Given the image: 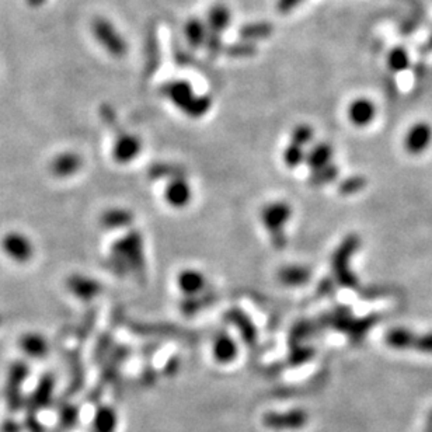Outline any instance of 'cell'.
I'll return each instance as SVG.
<instances>
[{"mask_svg": "<svg viewBox=\"0 0 432 432\" xmlns=\"http://www.w3.org/2000/svg\"><path fill=\"white\" fill-rule=\"evenodd\" d=\"M93 34L96 40L104 46L106 51H108L113 55H124L127 51V43L124 41L123 36L118 33V30L106 19H96L91 26Z\"/></svg>", "mask_w": 432, "mask_h": 432, "instance_id": "obj_1", "label": "cell"}, {"mask_svg": "<svg viewBox=\"0 0 432 432\" xmlns=\"http://www.w3.org/2000/svg\"><path fill=\"white\" fill-rule=\"evenodd\" d=\"M1 250L9 259L24 264L29 262L34 256L33 242L23 233L10 232L1 240Z\"/></svg>", "mask_w": 432, "mask_h": 432, "instance_id": "obj_2", "label": "cell"}, {"mask_svg": "<svg viewBox=\"0 0 432 432\" xmlns=\"http://www.w3.org/2000/svg\"><path fill=\"white\" fill-rule=\"evenodd\" d=\"M55 390V378L51 372H46L41 376L37 388L30 397H26L24 410L30 414H38L41 410L49 408Z\"/></svg>", "mask_w": 432, "mask_h": 432, "instance_id": "obj_3", "label": "cell"}, {"mask_svg": "<svg viewBox=\"0 0 432 432\" xmlns=\"http://www.w3.org/2000/svg\"><path fill=\"white\" fill-rule=\"evenodd\" d=\"M309 416L304 410H291L285 413H267L262 417L264 427L275 431L299 430L307 424Z\"/></svg>", "mask_w": 432, "mask_h": 432, "instance_id": "obj_4", "label": "cell"}, {"mask_svg": "<svg viewBox=\"0 0 432 432\" xmlns=\"http://www.w3.org/2000/svg\"><path fill=\"white\" fill-rule=\"evenodd\" d=\"M431 143L432 127L426 121H420L411 125L403 140L404 150L413 156L424 153L431 146Z\"/></svg>", "mask_w": 432, "mask_h": 432, "instance_id": "obj_5", "label": "cell"}, {"mask_svg": "<svg viewBox=\"0 0 432 432\" xmlns=\"http://www.w3.org/2000/svg\"><path fill=\"white\" fill-rule=\"evenodd\" d=\"M376 106L369 98L361 97L354 100L348 107V118L358 127H365L375 120Z\"/></svg>", "mask_w": 432, "mask_h": 432, "instance_id": "obj_6", "label": "cell"}, {"mask_svg": "<svg viewBox=\"0 0 432 432\" xmlns=\"http://www.w3.org/2000/svg\"><path fill=\"white\" fill-rule=\"evenodd\" d=\"M19 346L24 354H27L31 358H43L49 352V344L45 340V337L37 333H29L24 334L20 339Z\"/></svg>", "mask_w": 432, "mask_h": 432, "instance_id": "obj_7", "label": "cell"}, {"mask_svg": "<svg viewBox=\"0 0 432 432\" xmlns=\"http://www.w3.org/2000/svg\"><path fill=\"white\" fill-rule=\"evenodd\" d=\"M117 428V413L110 406H101L97 408L93 423L91 432H114Z\"/></svg>", "mask_w": 432, "mask_h": 432, "instance_id": "obj_8", "label": "cell"}, {"mask_svg": "<svg viewBox=\"0 0 432 432\" xmlns=\"http://www.w3.org/2000/svg\"><path fill=\"white\" fill-rule=\"evenodd\" d=\"M416 339H417V334L414 331H411L410 329L394 327L386 333L385 341L388 346L394 349H407V348H414Z\"/></svg>", "mask_w": 432, "mask_h": 432, "instance_id": "obj_9", "label": "cell"}, {"mask_svg": "<svg viewBox=\"0 0 432 432\" xmlns=\"http://www.w3.org/2000/svg\"><path fill=\"white\" fill-rule=\"evenodd\" d=\"M58 423L61 431H72L79 423V410L76 406L61 398L58 401Z\"/></svg>", "mask_w": 432, "mask_h": 432, "instance_id": "obj_10", "label": "cell"}, {"mask_svg": "<svg viewBox=\"0 0 432 432\" xmlns=\"http://www.w3.org/2000/svg\"><path fill=\"white\" fill-rule=\"evenodd\" d=\"M230 20H232L230 10L223 4H216L208 13V20H207L208 31L220 34L229 27Z\"/></svg>", "mask_w": 432, "mask_h": 432, "instance_id": "obj_11", "label": "cell"}, {"mask_svg": "<svg viewBox=\"0 0 432 432\" xmlns=\"http://www.w3.org/2000/svg\"><path fill=\"white\" fill-rule=\"evenodd\" d=\"M81 166V160L73 153H63L56 156L51 163V172L56 177H68L75 173Z\"/></svg>", "mask_w": 432, "mask_h": 432, "instance_id": "obj_12", "label": "cell"}, {"mask_svg": "<svg viewBox=\"0 0 432 432\" xmlns=\"http://www.w3.org/2000/svg\"><path fill=\"white\" fill-rule=\"evenodd\" d=\"M411 59L408 51L403 46H393L388 53V66L394 73L404 72L410 68Z\"/></svg>", "mask_w": 432, "mask_h": 432, "instance_id": "obj_13", "label": "cell"}, {"mask_svg": "<svg viewBox=\"0 0 432 432\" xmlns=\"http://www.w3.org/2000/svg\"><path fill=\"white\" fill-rule=\"evenodd\" d=\"M185 37L188 43L192 46H200L205 43V38L208 36V27L198 19H191L184 29Z\"/></svg>", "mask_w": 432, "mask_h": 432, "instance_id": "obj_14", "label": "cell"}, {"mask_svg": "<svg viewBox=\"0 0 432 432\" xmlns=\"http://www.w3.org/2000/svg\"><path fill=\"white\" fill-rule=\"evenodd\" d=\"M4 400H6V406H7V408H9L10 413L16 414V413L24 410L26 397L23 396V391H21V386L20 385H14V384H7L6 382Z\"/></svg>", "mask_w": 432, "mask_h": 432, "instance_id": "obj_15", "label": "cell"}, {"mask_svg": "<svg viewBox=\"0 0 432 432\" xmlns=\"http://www.w3.org/2000/svg\"><path fill=\"white\" fill-rule=\"evenodd\" d=\"M30 376V366L23 361H16L10 365L7 372V384H14L23 386V384Z\"/></svg>", "mask_w": 432, "mask_h": 432, "instance_id": "obj_16", "label": "cell"}, {"mask_svg": "<svg viewBox=\"0 0 432 432\" xmlns=\"http://www.w3.org/2000/svg\"><path fill=\"white\" fill-rule=\"evenodd\" d=\"M272 33V27L267 23H256V24H247L240 30V36L245 40H259V38H267Z\"/></svg>", "mask_w": 432, "mask_h": 432, "instance_id": "obj_17", "label": "cell"}, {"mask_svg": "<svg viewBox=\"0 0 432 432\" xmlns=\"http://www.w3.org/2000/svg\"><path fill=\"white\" fill-rule=\"evenodd\" d=\"M214 354H215V358L219 362L227 364L236 356V346L229 339L223 337V339H219L216 341Z\"/></svg>", "mask_w": 432, "mask_h": 432, "instance_id": "obj_18", "label": "cell"}, {"mask_svg": "<svg viewBox=\"0 0 432 432\" xmlns=\"http://www.w3.org/2000/svg\"><path fill=\"white\" fill-rule=\"evenodd\" d=\"M414 349L424 354H432V331L426 334H417Z\"/></svg>", "mask_w": 432, "mask_h": 432, "instance_id": "obj_19", "label": "cell"}, {"mask_svg": "<svg viewBox=\"0 0 432 432\" xmlns=\"http://www.w3.org/2000/svg\"><path fill=\"white\" fill-rule=\"evenodd\" d=\"M24 427H26V431L27 432H45V427L40 423V420L37 418V414L26 413Z\"/></svg>", "mask_w": 432, "mask_h": 432, "instance_id": "obj_20", "label": "cell"}, {"mask_svg": "<svg viewBox=\"0 0 432 432\" xmlns=\"http://www.w3.org/2000/svg\"><path fill=\"white\" fill-rule=\"evenodd\" d=\"M205 46L210 52H219L220 48H222V40H220V34H216V33H211L208 31V36L205 38Z\"/></svg>", "mask_w": 432, "mask_h": 432, "instance_id": "obj_21", "label": "cell"}, {"mask_svg": "<svg viewBox=\"0 0 432 432\" xmlns=\"http://www.w3.org/2000/svg\"><path fill=\"white\" fill-rule=\"evenodd\" d=\"M23 426L14 418H6L0 424V432H21Z\"/></svg>", "mask_w": 432, "mask_h": 432, "instance_id": "obj_22", "label": "cell"}, {"mask_svg": "<svg viewBox=\"0 0 432 432\" xmlns=\"http://www.w3.org/2000/svg\"><path fill=\"white\" fill-rule=\"evenodd\" d=\"M302 0H278V9L282 13H287L289 10H292L294 7H297L298 4H301Z\"/></svg>", "mask_w": 432, "mask_h": 432, "instance_id": "obj_23", "label": "cell"}, {"mask_svg": "<svg viewBox=\"0 0 432 432\" xmlns=\"http://www.w3.org/2000/svg\"><path fill=\"white\" fill-rule=\"evenodd\" d=\"M432 51V36L427 40V43L423 45V52H431Z\"/></svg>", "mask_w": 432, "mask_h": 432, "instance_id": "obj_24", "label": "cell"}, {"mask_svg": "<svg viewBox=\"0 0 432 432\" xmlns=\"http://www.w3.org/2000/svg\"><path fill=\"white\" fill-rule=\"evenodd\" d=\"M29 3L33 7H40V6H43V3H45V0H29Z\"/></svg>", "mask_w": 432, "mask_h": 432, "instance_id": "obj_25", "label": "cell"}, {"mask_svg": "<svg viewBox=\"0 0 432 432\" xmlns=\"http://www.w3.org/2000/svg\"><path fill=\"white\" fill-rule=\"evenodd\" d=\"M53 432H61V430H56V431H53Z\"/></svg>", "mask_w": 432, "mask_h": 432, "instance_id": "obj_26", "label": "cell"}, {"mask_svg": "<svg viewBox=\"0 0 432 432\" xmlns=\"http://www.w3.org/2000/svg\"><path fill=\"white\" fill-rule=\"evenodd\" d=\"M0 324H1V317H0Z\"/></svg>", "mask_w": 432, "mask_h": 432, "instance_id": "obj_27", "label": "cell"}]
</instances>
